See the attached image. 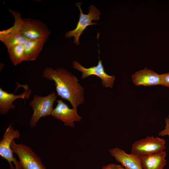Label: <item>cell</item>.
Here are the masks:
<instances>
[{"label": "cell", "mask_w": 169, "mask_h": 169, "mask_svg": "<svg viewBox=\"0 0 169 169\" xmlns=\"http://www.w3.org/2000/svg\"><path fill=\"white\" fill-rule=\"evenodd\" d=\"M48 38H43L27 41L23 44L25 55V61L35 60Z\"/></svg>", "instance_id": "14"}, {"label": "cell", "mask_w": 169, "mask_h": 169, "mask_svg": "<svg viewBox=\"0 0 169 169\" xmlns=\"http://www.w3.org/2000/svg\"><path fill=\"white\" fill-rule=\"evenodd\" d=\"M24 87L25 91L19 95H14L15 91L13 93H9L0 88V115H5L8 113L10 110L14 109L16 106L13 104V102L17 99L21 98L25 101V99H28L29 98L32 92L31 90L27 85Z\"/></svg>", "instance_id": "10"}, {"label": "cell", "mask_w": 169, "mask_h": 169, "mask_svg": "<svg viewBox=\"0 0 169 169\" xmlns=\"http://www.w3.org/2000/svg\"><path fill=\"white\" fill-rule=\"evenodd\" d=\"M81 4L80 3H75L80 12L79 20L76 28L73 30L68 31L65 34L66 38H70L74 37V43L77 45L79 44V39L84 30L89 26L96 25L97 23H93L92 21H98L100 15V11L93 5L89 6V12L88 14H84L81 8Z\"/></svg>", "instance_id": "5"}, {"label": "cell", "mask_w": 169, "mask_h": 169, "mask_svg": "<svg viewBox=\"0 0 169 169\" xmlns=\"http://www.w3.org/2000/svg\"><path fill=\"white\" fill-rule=\"evenodd\" d=\"M165 145L164 139L148 136L134 142L131 145V153L140 156L148 155L164 151Z\"/></svg>", "instance_id": "7"}, {"label": "cell", "mask_w": 169, "mask_h": 169, "mask_svg": "<svg viewBox=\"0 0 169 169\" xmlns=\"http://www.w3.org/2000/svg\"><path fill=\"white\" fill-rule=\"evenodd\" d=\"M11 147L13 152L18 157L22 169H47L39 156L29 146L17 144L13 140Z\"/></svg>", "instance_id": "4"}, {"label": "cell", "mask_w": 169, "mask_h": 169, "mask_svg": "<svg viewBox=\"0 0 169 169\" xmlns=\"http://www.w3.org/2000/svg\"><path fill=\"white\" fill-rule=\"evenodd\" d=\"M99 61L96 66H91L89 68H86L78 62L74 60L73 62V68L82 72L81 78L84 79L91 75L96 76L101 80V83L106 88H112L114 82L115 76L110 75L105 72L102 61L98 57Z\"/></svg>", "instance_id": "8"}, {"label": "cell", "mask_w": 169, "mask_h": 169, "mask_svg": "<svg viewBox=\"0 0 169 169\" xmlns=\"http://www.w3.org/2000/svg\"><path fill=\"white\" fill-rule=\"evenodd\" d=\"M43 76L47 80L54 81L58 95L69 101L73 108L84 102V88L77 77L66 69L46 67L43 71Z\"/></svg>", "instance_id": "1"}, {"label": "cell", "mask_w": 169, "mask_h": 169, "mask_svg": "<svg viewBox=\"0 0 169 169\" xmlns=\"http://www.w3.org/2000/svg\"><path fill=\"white\" fill-rule=\"evenodd\" d=\"M109 152L110 155L125 169H142L139 156L131 153L127 154L118 147L110 149Z\"/></svg>", "instance_id": "11"}, {"label": "cell", "mask_w": 169, "mask_h": 169, "mask_svg": "<svg viewBox=\"0 0 169 169\" xmlns=\"http://www.w3.org/2000/svg\"><path fill=\"white\" fill-rule=\"evenodd\" d=\"M161 85L169 88V72L161 74Z\"/></svg>", "instance_id": "18"}, {"label": "cell", "mask_w": 169, "mask_h": 169, "mask_svg": "<svg viewBox=\"0 0 169 169\" xmlns=\"http://www.w3.org/2000/svg\"><path fill=\"white\" fill-rule=\"evenodd\" d=\"M112 169H125L121 165L115 164H113Z\"/></svg>", "instance_id": "19"}, {"label": "cell", "mask_w": 169, "mask_h": 169, "mask_svg": "<svg viewBox=\"0 0 169 169\" xmlns=\"http://www.w3.org/2000/svg\"><path fill=\"white\" fill-rule=\"evenodd\" d=\"M29 40L20 33L19 29L12 30L0 37V41L7 48L18 44H24Z\"/></svg>", "instance_id": "15"}, {"label": "cell", "mask_w": 169, "mask_h": 169, "mask_svg": "<svg viewBox=\"0 0 169 169\" xmlns=\"http://www.w3.org/2000/svg\"><path fill=\"white\" fill-rule=\"evenodd\" d=\"M166 126L164 129L161 130L159 133V136H164L167 135L169 137V115L165 120Z\"/></svg>", "instance_id": "17"}, {"label": "cell", "mask_w": 169, "mask_h": 169, "mask_svg": "<svg viewBox=\"0 0 169 169\" xmlns=\"http://www.w3.org/2000/svg\"><path fill=\"white\" fill-rule=\"evenodd\" d=\"M20 136V132L14 129L11 123L6 129L0 141V156L8 161L10 169H22L19 161L14 157L11 147L12 141L19 139Z\"/></svg>", "instance_id": "6"}, {"label": "cell", "mask_w": 169, "mask_h": 169, "mask_svg": "<svg viewBox=\"0 0 169 169\" xmlns=\"http://www.w3.org/2000/svg\"><path fill=\"white\" fill-rule=\"evenodd\" d=\"M113 163H110L107 165L103 166L101 169H112Z\"/></svg>", "instance_id": "20"}, {"label": "cell", "mask_w": 169, "mask_h": 169, "mask_svg": "<svg viewBox=\"0 0 169 169\" xmlns=\"http://www.w3.org/2000/svg\"><path fill=\"white\" fill-rule=\"evenodd\" d=\"M57 95L55 92L43 96L34 95L29 103L33 110L29 124L32 128L35 127L39 119L42 117L51 115L53 110V106Z\"/></svg>", "instance_id": "3"}, {"label": "cell", "mask_w": 169, "mask_h": 169, "mask_svg": "<svg viewBox=\"0 0 169 169\" xmlns=\"http://www.w3.org/2000/svg\"><path fill=\"white\" fill-rule=\"evenodd\" d=\"M131 78L134 84L136 86H147L161 84V74L147 68L136 72Z\"/></svg>", "instance_id": "12"}, {"label": "cell", "mask_w": 169, "mask_h": 169, "mask_svg": "<svg viewBox=\"0 0 169 169\" xmlns=\"http://www.w3.org/2000/svg\"><path fill=\"white\" fill-rule=\"evenodd\" d=\"M10 59L13 64L17 65L25 61L23 44H18L7 48Z\"/></svg>", "instance_id": "16"}, {"label": "cell", "mask_w": 169, "mask_h": 169, "mask_svg": "<svg viewBox=\"0 0 169 169\" xmlns=\"http://www.w3.org/2000/svg\"><path fill=\"white\" fill-rule=\"evenodd\" d=\"M56 101L57 104L53 109L51 115L63 121L64 125L74 127V122H80L82 119L77 113V108H70L61 99H59Z\"/></svg>", "instance_id": "9"}, {"label": "cell", "mask_w": 169, "mask_h": 169, "mask_svg": "<svg viewBox=\"0 0 169 169\" xmlns=\"http://www.w3.org/2000/svg\"><path fill=\"white\" fill-rule=\"evenodd\" d=\"M139 156L142 169H163L166 165V154L164 151L148 155Z\"/></svg>", "instance_id": "13"}, {"label": "cell", "mask_w": 169, "mask_h": 169, "mask_svg": "<svg viewBox=\"0 0 169 169\" xmlns=\"http://www.w3.org/2000/svg\"><path fill=\"white\" fill-rule=\"evenodd\" d=\"M13 16L18 19L20 33L29 40L43 38H49L50 32L46 25L38 20L23 18L21 14L9 9Z\"/></svg>", "instance_id": "2"}]
</instances>
